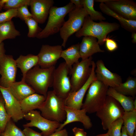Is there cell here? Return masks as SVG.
I'll return each instance as SVG.
<instances>
[{
	"label": "cell",
	"instance_id": "cell-1",
	"mask_svg": "<svg viewBox=\"0 0 136 136\" xmlns=\"http://www.w3.org/2000/svg\"><path fill=\"white\" fill-rule=\"evenodd\" d=\"M120 27V25L116 22H94L88 15L85 18L82 27L76 33L75 35L78 38L86 36L95 37L97 39L99 45L101 46L105 43L107 35L118 30Z\"/></svg>",
	"mask_w": 136,
	"mask_h": 136
},
{
	"label": "cell",
	"instance_id": "cell-2",
	"mask_svg": "<svg viewBox=\"0 0 136 136\" xmlns=\"http://www.w3.org/2000/svg\"><path fill=\"white\" fill-rule=\"evenodd\" d=\"M55 66L48 68H42L38 65L26 74L24 80L37 93L46 97L49 87H52Z\"/></svg>",
	"mask_w": 136,
	"mask_h": 136
},
{
	"label": "cell",
	"instance_id": "cell-3",
	"mask_svg": "<svg viewBox=\"0 0 136 136\" xmlns=\"http://www.w3.org/2000/svg\"><path fill=\"white\" fill-rule=\"evenodd\" d=\"M65 101V99L56 95L53 90L49 91L47 92L45 100L38 109L43 117L61 123L66 118Z\"/></svg>",
	"mask_w": 136,
	"mask_h": 136
},
{
	"label": "cell",
	"instance_id": "cell-4",
	"mask_svg": "<svg viewBox=\"0 0 136 136\" xmlns=\"http://www.w3.org/2000/svg\"><path fill=\"white\" fill-rule=\"evenodd\" d=\"M75 7L74 5L70 2L62 7L52 6L50 10L46 26L36 38L39 39L46 38L59 32L65 21V17Z\"/></svg>",
	"mask_w": 136,
	"mask_h": 136
},
{
	"label": "cell",
	"instance_id": "cell-5",
	"mask_svg": "<svg viewBox=\"0 0 136 136\" xmlns=\"http://www.w3.org/2000/svg\"><path fill=\"white\" fill-rule=\"evenodd\" d=\"M109 87L99 80L93 81L88 89L82 109H85L89 113H96L105 101Z\"/></svg>",
	"mask_w": 136,
	"mask_h": 136
},
{
	"label": "cell",
	"instance_id": "cell-6",
	"mask_svg": "<svg viewBox=\"0 0 136 136\" xmlns=\"http://www.w3.org/2000/svg\"><path fill=\"white\" fill-rule=\"evenodd\" d=\"M124 112L119 103L112 97L107 95L101 107L96 112L101 120L103 129H108L110 125L122 118Z\"/></svg>",
	"mask_w": 136,
	"mask_h": 136
},
{
	"label": "cell",
	"instance_id": "cell-7",
	"mask_svg": "<svg viewBox=\"0 0 136 136\" xmlns=\"http://www.w3.org/2000/svg\"><path fill=\"white\" fill-rule=\"evenodd\" d=\"M69 18L60 29V35L63 40L61 45L65 47L70 37L76 32L82 26L85 19L88 15L83 7H75L68 13Z\"/></svg>",
	"mask_w": 136,
	"mask_h": 136
},
{
	"label": "cell",
	"instance_id": "cell-8",
	"mask_svg": "<svg viewBox=\"0 0 136 136\" xmlns=\"http://www.w3.org/2000/svg\"><path fill=\"white\" fill-rule=\"evenodd\" d=\"M71 69L63 62L55 68L53 73V90L57 96L65 100L71 91V84L69 76Z\"/></svg>",
	"mask_w": 136,
	"mask_h": 136
},
{
	"label": "cell",
	"instance_id": "cell-9",
	"mask_svg": "<svg viewBox=\"0 0 136 136\" xmlns=\"http://www.w3.org/2000/svg\"><path fill=\"white\" fill-rule=\"evenodd\" d=\"M92 61V57L91 56L73 65L69 74L71 76V92L78 90L87 81L90 75Z\"/></svg>",
	"mask_w": 136,
	"mask_h": 136
},
{
	"label": "cell",
	"instance_id": "cell-10",
	"mask_svg": "<svg viewBox=\"0 0 136 136\" xmlns=\"http://www.w3.org/2000/svg\"><path fill=\"white\" fill-rule=\"evenodd\" d=\"M24 118L30 121L23 125L24 128L36 127L42 131L41 133L43 136H48L55 132L61 124L46 119L39 111L34 110L24 114Z\"/></svg>",
	"mask_w": 136,
	"mask_h": 136
},
{
	"label": "cell",
	"instance_id": "cell-11",
	"mask_svg": "<svg viewBox=\"0 0 136 136\" xmlns=\"http://www.w3.org/2000/svg\"><path fill=\"white\" fill-rule=\"evenodd\" d=\"M103 3L111 10L127 20H136V3L131 0H96Z\"/></svg>",
	"mask_w": 136,
	"mask_h": 136
},
{
	"label": "cell",
	"instance_id": "cell-12",
	"mask_svg": "<svg viewBox=\"0 0 136 136\" xmlns=\"http://www.w3.org/2000/svg\"><path fill=\"white\" fill-rule=\"evenodd\" d=\"M16 60L13 56L5 54L0 58V85L9 88L15 82L17 72Z\"/></svg>",
	"mask_w": 136,
	"mask_h": 136
},
{
	"label": "cell",
	"instance_id": "cell-13",
	"mask_svg": "<svg viewBox=\"0 0 136 136\" xmlns=\"http://www.w3.org/2000/svg\"><path fill=\"white\" fill-rule=\"evenodd\" d=\"M61 45H43L37 56L38 65L42 68L45 69L55 66L60 58L63 50Z\"/></svg>",
	"mask_w": 136,
	"mask_h": 136
},
{
	"label": "cell",
	"instance_id": "cell-14",
	"mask_svg": "<svg viewBox=\"0 0 136 136\" xmlns=\"http://www.w3.org/2000/svg\"><path fill=\"white\" fill-rule=\"evenodd\" d=\"M95 63L93 61L91 73L88 80L78 90L70 92L65 100V105L78 109L82 108L83 99L91 83L96 80L95 73Z\"/></svg>",
	"mask_w": 136,
	"mask_h": 136
},
{
	"label": "cell",
	"instance_id": "cell-15",
	"mask_svg": "<svg viewBox=\"0 0 136 136\" xmlns=\"http://www.w3.org/2000/svg\"><path fill=\"white\" fill-rule=\"evenodd\" d=\"M0 91L5 101V107L9 117L13 121L17 122L24 118L20 102L11 93L9 88L0 85Z\"/></svg>",
	"mask_w": 136,
	"mask_h": 136
},
{
	"label": "cell",
	"instance_id": "cell-16",
	"mask_svg": "<svg viewBox=\"0 0 136 136\" xmlns=\"http://www.w3.org/2000/svg\"><path fill=\"white\" fill-rule=\"evenodd\" d=\"M64 109L66 113V120L63 123H61L56 131L61 130L67 124L75 122L82 123L86 129H89L92 127L91 120L86 115L87 112L85 109H78L65 105Z\"/></svg>",
	"mask_w": 136,
	"mask_h": 136
},
{
	"label": "cell",
	"instance_id": "cell-17",
	"mask_svg": "<svg viewBox=\"0 0 136 136\" xmlns=\"http://www.w3.org/2000/svg\"><path fill=\"white\" fill-rule=\"evenodd\" d=\"M95 64V73L97 80L109 87L113 88L117 87L122 82L121 76L108 69L102 60H98Z\"/></svg>",
	"mask_w": 136,
	"mask_h": 136
},
{
	"label": "cell",
	"instance_id": "cell-18",
	"mask_svg": "<svg viewBox=\"0 0 136 136\" xmlns=\"http://www.w3.org/2000/svg\"><path fill=\"white\" fill-rule=\"evenodd\" d=\"M54 4L53 0H31L30 6L32 18L38 23H44Z\"/></svg>",
	"mask_w": 136,
	"mask_h": 136
},
{
	"label": "cell",
	"instance_id": "cell-19",
	"mask_svg": "<svg viewBox=\"0 0 136 136\" xmlns=\"http://www.w3.org/2000/svg\"><path fill=\"white\" fill-rule=\"evenodd\" d=\"M79 51L82 60L87 59L97 53L103 52L96 38L89 36H84L79 44Z\"/></svg>",
	"mask_w": 136,
	"mask_h": 136
},
{
	"label": "cell",
	"instance_id": "cell-20",
	"mask_svg": "<svg viewBox=\"0 0 136 136\" xmlns=\"http://www.w3.org/2000/svg\"><path fill=\"white\" fill-rule=\"evenodd\" d=\"M10 91L15 98L19 102L35 93V90L25 81L21 80L13 83L9 88Z\"/></svg>",
	"mask_w": 136,
	"mask_h": 136
},
{
	"label": "cell",
	"instance_id": "cell-21",
	"mask_svg": "<svg viewBox=\"0 0 136 136\" xmlns=\"http://www.w3.org/2000/svg\"><path fill=\"white\" fill-rule=\"evenodd\" d=\"M46 98L44 95L36 93L25 98L20 102L23 112L25 114L30 111L38 109Z\"/></svg>",
	"mask_w": 136,
	"mask_h": 136
},
{
	"label": "cell",
	"instance_id": "cell-22",
	"mask_svg": "<svg viewBox=\"0 0 136 136\" xmlns=\"http://www.w3.org/2000/svg\"><path fill=\"white\" fill-rule=\"evenodd\" d=\"M15 60L17 68L20 69L22 74L21 80L24 81V78L28 72L38 65V58L37 55L31 54L26 55H21Z\"/></svg>",
	"mask_w": 136,
	"mask_h": 136
},
{
	"label": "cell",
	"instance_id": "cell-23",
	"mask_svg": "<svg viewBox=\"0 0 136 136\" xmlns=\"http://www.w3.org/2000/svg\"><path fill=\"white\" fill-rule=\"evenodd\" d=\"M99 6L104 14L117 20L124 29L131 33L136 32V20H128L124 18L111 10L103 3H100Z\"/></svg>",
	"mask_w": 136,
	"mask_h": 136
},
{
	"label": "cell",
	"instance_id": "cell-24",
	"mask_svg": "<svg viewBox=\"0 0 136 136\" xmlns=\"http://www.w3.org/2000/svg\"><path fill=\"white\" fill-rule=\"evenodd\" d=\"M107 95L112 97L118 101L124 111L134 110L133 104L134 98L133 97L123 95L111 87H109Z\"/></svg>",
	"mask_w": 136,
	"mask_h": 136
},
{
	"label": "cell",
	"instance_id": "cell-25",
	"mask_svg": "<svg viewBox=\"0 0 136 136\" xmlns=\"http://www.w3.org/2000/svg\"><path fill=\"white\" fill-rule=\"evenodd\" d=\"M60 58H63L65 63L71 69L74 64L79 62L81 58L79 51V44L73 45L64 50H63Z\"/></svg>",
	"mask_w": 136,
	"mask_h": 136
},
{
	"label": "cell",
	"instance_id": "cell-26",
	"mask_svg": "<svg viewBox=\"0 0 136 136\" xmlns=\"http://www.w3.org/2000/svg\"><path fill=\"white\" fill-rule=\"evenodd\" d=\"M20 35L12 20L0 24V44L5 40L14 39Z\"/></svg>",
	"mask_w": 136,
	"mask_h": 136
},
{
	"label": "cell",
	"instance_id": "cell-27",
	"mask_svg": "<svg viewBox=\"0 0 136 136\" xmlns=\"http://www.w3.org/2000/svg\"><path fill=\"white\" fill-rule=\"evenodd\" d=\"M113 88L119 93L134 98L136 94V78L129 76L125 82Z\"/></svg>",
	"mask_w": 136,
	"mask_h": 136
},
{
	"label": "cell",
	"instance_id": "cell-28",
	"mask_svg": "<svg viewBox=\"0 0 136 136\" xmlns=\"http://www.w3.org/2000/svg\"><path fill=\"white\" fill-rule=\"evenodd\" d=\"M122 118L127 134L129 136H133L136 130V110L124 111Z\"/></svg>",
	"mask_w": 136,
	"mask_h": 136
},
{
	"label": "cell",
	"instance_id": "cell-29",
	"mask_svg": "<svg viewBox=\"0 0 136 136\" xmlns=\"http://www.w3.org/2000/svg\"><path fill=\"white\" fill-rule=\"evenodd\" d=\"M94 0H82L83 7L90 18L93 21H103L106 20L100 12L95 10Z\"/></svg>",
	"mask_w": 136,
	"mask_h": 136
},
{
	"label": "cell",
	"instance_id": "cell-30",
	"mask_svg": "<svg viewBox=\"0 0 136 136\" xmlns=\"http://www.w3.org/2000/svg\"><path fill=\"white\" fill-rule=\"evenodd\" d=\"M0 136H25L23 131L16 126L11 119L7 122Z\"/></svg>",
	"mask_w": 136,
	"mask_h": 136
},
{
	"label": "cell",
	"instance_id": "cell-31",
	"mask_svg": "<svg viewBox=\"0 0 136 136\" xmlns=\"http://www.w3.org/2000/svg\"><path fill=\"white\" fill-rule=\"evenodd\" d=\"M24 21L28 28L27 36L29 38L36 37L42 30L38 26V23L32 17L26 19Z\"/></svg>",
	"mask_w": 136,
	"mask_h": 136
},
{
	"label": "cell",
	"instance_id": "cell-32",
	"mask_svg": "<svg viewBox=\"0 0 136 136\" xmlns=\"http://www.w3.org/2000/svg\"><path fill=\"white\" fill-rule=\"evenodd\" d=\"M11 119L5 109L4 100L1 94L0 95V130L1 133L4 131L7 122Z\"/></svg>",
	"mask_w": 136,
	"mask_h": 136
},
{
	"label": "cell",
	"instance_id": "cell-33",
	"mask_svg": "<svg viewBox=\"0 0 136 136\" xmlns=\"http://www.w3.org/2000/svg\"><path fill=\"white\" fill-rule=\"evenodd\" d=\"M123 123V121L122 118L118 119L110 125L107 133L109 136H121Z\"/></svg>",
	"mask_w": 136,
	"mask_h": 136
},
{
	"label": "cell",
	"instance_id": "cell-34",
	"mask_svg": "<svg viewBox=\"0 0 136 136\" xmlns=\"http://www.w3.org/2000/svg\"><path fill=\"white\" fill-rule=\"evenodd\" d=\"M31 0H7L3 9L6 11L12 9H17L25 5H30Z\"/></svg>",
	"mask_w": 136,
	"mask_h": 136
},
{
	"label": "cell",
	"instance_id": "cell-35",
	"mask_svg": "<svg viewBox=\"0 0 136 136\" xmlns=\"http://www.w3.org/2000/svg\"><path fill=\"white\" fill-rule=\"evenodd\" d=\"M17 9H12L0 13V24L10 21L13 17H16Z\"/></svg>",
	"mask_w": 136,
	"mask_h": 136
},
{
	"label": "cell",
	"instance_id": "cell-36",
	"mask_svg": "<svg viewBox=\"0 0 136 136\" xmlns=\"http://www.w3.org/2000/svg\"><path fill=\"white\" fill-rule=\"evenodd\" d=\"M28 6L27 5H25L17 9L16 17L19 18L24 21L27 18L32 17V15L28 9Z\"/></svg>",
	"mask_w": 136,
	"mask_h": 136
},
{
	"label": "cell",
	"instance_id": "cell-37",
	"mask_svg": "<svg viewBox=\"0 0 136 136\" xmlns=\"http://www.w3.org/2000/svg\"><path fill=\"white\" fill-rule=\"evenodd\" d=\"M107 49L109 51L112 52L116 50L118 48L117 42L114 40L109 37L106 38L105 43Z\"/></svg>",
	"mask_w": 136,
	"mask_h": 136
},
{
	"label": "cell",
	"instance_id": "cell-38",
	"mask_svg": "<svg viewBox=\"0 0 136 136\" xmlns=\"http://www.w3.org/2000/svg\"><path fill=\"white\" fill-rule=\"evenodd\" d=\"M23 131L25 136H43L41 133L36 131L29 127L25 128Z\"/></svg>",
	"mask_w": 136,
	"mask_h": 136
},
{
	"label": "cell",
	"instance_id": "cell-39",
	"mask_svg": "<svg viewBox=\"0 0 136 136\" xmlns=\"http://www.w3.org/2000/svg\"><path fill=\"white\" fill-rule=\"evenodd\" d=\"M74 136H87V133L82 129L75 127L72 129Z\"/></svg>",
	"mask_w": 136,
	"mask_h": 136
},
{
	"label": "cell",
	"instance_id": "cell-40",
	"mask_svg": "<svg viewBox=\"0 0 136 136\" xmlns=\"http://www.w3.org/2000/svg\"><path fill=\"white\" fill-rule=\"evenodd\" d=\"M48 136H68V132L66 129L55 131Z\"/></svg>",
	"mask_w": 136,
	"mask_h": 136
},
{
	"label": "cell",
	"instance_id": "cell-41",
	"mask_svg": "<svg viewBox=\"0 0 136 136\" xmlns=\"http://www.w3.org/2000/svg\"><path fill=\"white\" fill-rule=\"evenodd\" d=\"M70 2L74 4L75 7H82V0H71Z\"/></svg>",
	"mask_w": 136,
	"mask_h": 136
},
{
	"label": "cell",
	"instance_id": "cell-42",
	"mask_svg": "<svg viewBox=\"0 0 136 136\" xmlns=\"http://www.w3.org/2000/svg\"><path fill=\"white\" fill-rule=\"evenodd\" d=\"M5 52L4 43L3 42L0 44V58L3 55L5 54Z\"/></svg>",
	"mask_w": 136,
	"mask_h": 136
},
{
	"label": "cell",
	"instance_id": "cell-43",
	"mask_svg": "<svg viewBox=\"0 0 136 136\" xmlns=\"http://www.w3.org/2000/svg\"><path fill=\"white\" fill-rule=\"evenodd\" d=\"M132 42L133 44L136 43V32L131 33Z\"/></svg>",
	"mask_w": 136,
	"mask_h": 136
},
{
	"label": "cell",
	"instance_id": "cell-44",
	"mask_svg": "<svg viewBox=\"0 0 136 136\" xmlns=\"http://www.w3.org/2000/svg\"><path fill=\"white\" fill-rule=\"evenodd\" d=\"M121 136H129L127 134L124 126H122V128Z\"/></svg>",
	"mask_w": 136,
	"mask_h": 136
},
{
	"label": "cell",
	"instance_id": "cell-45",
	"mask_svg": "<svg viewBox=\"0 0 136 136\" xmlns=\"http://www.w3.org/2000/svg\"><path fill=\"white\" fill-rule=\"evenodd\" d=\"M7 0H0V10L1 11L2 10Z\"/></svg>",
	"mask_w": 136,
	"mask_h": 136
},
{
	"label": "cell",
	"instance_id": "cell-46",
	"mask_svg": "<svg viewBox=\"0 0 136 136\" xmlns=\"http://www.w3.org/2000/svg\"><path fill=\"white\" fill-rule=\"evenodd\" d=\"M133 106L134 107V110H136V98L135 99H134L133 101Z\"/></svg>",
	"mask_w": 136,
	"mask_h": 136
},
{
	"label": "cell",
	"instance_id": "cell-47",
	"mask_svg": "<svg viewBox=\"0 0 136 136\" xmlns=\"http://www.w3.org/2000/svg\"><path fill=\"white\" fill-rule=\"evenodd\" d=\"M95 136H109L108 134L107 133L103 134H98V135H96Z\"/></svg>",
	"mask_w": 136,
	"mask_h": 136
},
{
	"label": "cell",
	"instance_id": "cell-48",
	"mask_svg": "<svg viewBox=\"0 0 136 136\" xmlns=\"http://www.w3.org/2000/svg\"><path fill=\"white\" fill-rule=\"evenodd\" d=\"M133 136H136V130H135Z\"/></svg>",
	"mask_w": 136,
	"mask_h": 136
},
{
	"label": "cell",
	"instance_id": "cell-49",
	"mask_svg": "<svg viewBox=\"0 0 136 136\" xmlns=\"http://www.w3.org/2000/svg\"><path fill=\"white\" fill-rule=\"evenodd\" d=\"M1 91H0V95H1Z\"/></svg>",
	"mask_w": 136,
	"mask_h": 136
},
{
	"label": "cell",
	"instance_id": "cell-50",
	"mask_svg": "<svg viewBox=\"0 0 136 136\" xmlns=\"http://www.w3.org/2000/svg\"><path fill=\"white\" fill-rule=\"evenodd\" d=\"M1 131L0 130V135L1 134Z\"/></svg>",
	"mask_w": 136,
	"mask_h": 136
},
{
	"label": "cell",
	"instance_id": "cell-51",
	"mask_svg": "<svg viewBox=\"0 0 136 136\" xmlns=\"http://www.w3.org/2000/svg\"><path fill=\"white\" fill-rule=\"evenodd\" d=\"M0 11H1L0 10Z\"/></svg>",
	"mask_w": 136,
	"mask_h": 136
},
{
	"label": "cell",
	"instance_id": "cell-52",
	"mask_svg": "<svg viewBox=\"0 0 136 136\" xmlns=\"http://www.w3.org/2000/svg\"></svg>",
	"mask_w": 136,
	"mask_h": 136
}]
</instances>
